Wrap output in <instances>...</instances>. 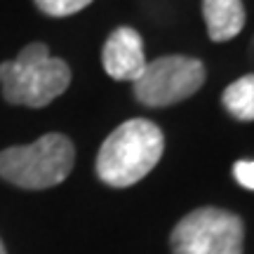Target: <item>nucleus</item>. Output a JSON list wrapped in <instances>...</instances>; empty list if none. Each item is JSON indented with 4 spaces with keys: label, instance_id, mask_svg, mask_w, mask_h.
<instances>
[{
    "label": "nucleus",
    "instance_id": "nucleus-1",
    "mask_svg": "<svg viewBox=\"0 0 254 254\" xmlns=\"http://www.w3.org/2000/svg\"><path fill=\"white\" fill-rule=\"evenodd\" d=\"M165 151L163 129L146 118L127 120L116 127L97 155V174L104 184L125 189L141 182L160 163Z\"/></svg>",
    "mask_w": 254,
    "mask_h": 254
},
{
    "label": "nucleus",
    "instance_id": "nucleus-2",
    "mask_svg": "<svg viewBox=\"0 0 254 254\" xmlns=\"http://www.w3.org/2000/svg\"><path fill=\"white\" fill-rule=\"evenodd\" d=\"M71 85V68L64 59L50 55L47 45L31 43L17 59L0 64L2 97L17 106L43 109L62 97Z\"/></svg>",
    "mask_w": 254,
    "mask_h": 254
},
{
    "label": "nucleus",
    "instance_id": "nucleus-3",
    "mask_svg": "<svg viewBox=\"0 0 254 254\" xmlns=\"http://www.w3.org/2000/svg\"><path fill=\"white\" fill-rule=\"evenodd\" d=\"M73 163L75 148L71 139L50 132L33 144L5 148L0 153V177L19 189H52L71 174Z\"/></svg>",
    "mask_w": 254,
    "mask_h": 254
},
{
    "label": "nucleus",
    "instance_id": "nucleus-4",
    "mask_svg": "<svg viewBox=\"0 0 254 254\" xmlns=\"http://www.w3.org/2000/svg\"><path fill=\"white\" fill-rule=\"evenodd\" d=\"M172 254H243V219L221 207H200L174 226Z\"/></svg>",
    "mask_w": 254,
    "mask_h": 254
},
{
    "label": "nucleus",
    "instance_id": "nucleus-5",
    "mask_svg": "<svg viewBox=\"0 0 254 254\" xmlns=\"http://www.w3.org/2000/svg\"><path fill=\"white\" fill-rule=\"evenodd\" d=\"M205 82L202 62L184 55H167L146 64L134 80V97L144 106L163 109L193 97Z\"/></svg>",
    "mask_w": 254,
    "mask_h": 254
},
{
    "label": "nucleus",
    "instance_id": "nucleus-6",
    "mask_svg": "<svg viewBox=\"0 0 254 254\" xmlns=\"http://www.w3.org/2000/svg\"><path fill=\"white\" fill-rule=\"evenodd\" d=\"M101 64L104 71L113 80H129L134 82L146 68L144 40L134 28L120 26L109 36L101 50Z\"/></svg>",
    "mask_w": 254,
    "mask_h": 254
},
{
    "label": "nucleus",
    "instance_id": "nucleus-7",
    "mask_svg": "<svg viewBox=\"0 0 254 254\" xmlns=\"http://www.w3.org/2000/svg\"><path fill=\"white\" fill-rule=\"evenodd\" d=\"M202 17L214 43H226L236 38L245 26L243 0H202Z\"/></svg>",
    "mask_w": 254,
    "mask_h": 254
},
{
    "label": "nucleus",
    "instance_id": "nucleus-8",
    "mask_svg": "<svg viewBox=\"0 0 254 254\" xmlns=\"http://www.w3.org/2000/svg\"><path fill=\"white\" fill-rule=\"evenodd\" d=\"M224 106L233 118L243 120V123H252L254 120V73L238 78L224 90Z\"/></svg>",
    "mask_w": 254,
    "mask_h": 254
},
{
    "label": "nucleus",
    "instance_id": "nucleus-9",
    "mask_svg": "<svg viewBox=\"0 0 254 254\" xmlns=\"http://www.w3.org/2000/svg\"><path fill=\"white\" fill-rule=\"evenodd\" d=\"M92 0H36L40 12H45L50 17H68L75 14L90 5Z\"/></svg>",
    "mask_w": 254,
    "mask_h": 254
},
{
    "label": "nucleus",
    "instance_id": "nucleus-10",
    "mask_svg": "<svg viewBox=\"0 0 254 254\" xmlns=\"http://www.w3.org/2000/svg\"><path fill=\"white\" fill-rule=\"evenodd\" d=\"M233 177L240 186L254 190V160H238L233 167Z\"/></svg>",
    "mask_w": 254,
    "mask_h": 254
},
{
    "label": "nucleus",
    "instance_id": "nucleus-11",
    "mask_svg": "<svg viewBox=\"0 0 254 254\" xmlns=\"http://www.w3.org/2000/svg\"><path fill=\"white\" fill-rule=\"evenodd\" d=\"M0 254H7V252H5V245H2V240H0Z\"/></svg>",
    "mask_w": 254,
    "mask_h": 254
}]
</instances>
